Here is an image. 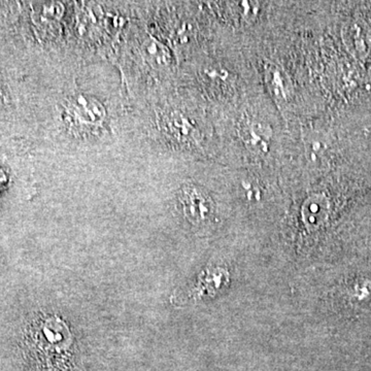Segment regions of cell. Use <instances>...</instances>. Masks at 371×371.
Masks as SVG:
<instances>
[{"mask_svg": "<svg viewBox=\"0 0 371 371\" xmlns=\"http://www.w3.org/2000/svg\"><path fill=\"white\" fill-rule=\"evenodd\" d=\"M30 349L44 371H68L72 357V332L63 319L47 316L30 328Z\"/></svg>", "mask_w": 371, "mask_h": 371, "instance_id": "6da1fadb", "label": "cell"}, {"mask_svg": "<svg viewBox=\"0 0 371 371\" xmlns=\"http://www.w3.org/2000/svg\"><path fill=\"white\" fill-rule=\"evenodd\" d=\"M179 199L184 214L193 226L205 229L214 223V205L203 189L185 186L180 193Z\"/></svg>", "mask_w": 371, "mask_h": 371, "instance_id": "7a4b0ae2", "label": "cell"}, {"mask_svg": "<svg viewBox=\"0 0 371 371\" xmlns=\"http://www.w3.org/2000/svg\"><path fill=\"white\" fill-rule=\"evenodd\" d=\"M65 111L68 123L83 129L100 127L106 117V109L98 100L83 94L68 100Z\"/></svg>", "mask_w": 371, "mask_h": 371, "instance_id": "3957f363", "label": "cell"}, {"mask_svg": "<svg viewBox=\"0 0 371 371\" xmlns=\"http://www.w3.org/2000/svg\"><path fill=\"white\" fill-rule=\"evenodd\" d=\"M239 133L246 147L254 153H266L272 130L268 124L256 118L246 117L240 121Z\"/></svg>", "mask_w": 371, "mask_h": 371, "instance_id": "277c9868", "label": "cell"}, {"mask_svg": "<svg viewBox=\"0 0 371 371\" xmlns=\"http://www.w3.org/2000/svg\"><path fill=\"white\" fill-rule=\"evenodd\" d=\"M228 272L222 268H214L207 270L205 276H201L194 288H192L189 296L200 299L207 295H214L216 292L222 290L228 283Z\"/></svg>", "mask_w": 371, "mask_h": 371, "instance_id": "5b68a950", "label": "cell"}, {"mask_svg": "<svg viewBox=\"0 0 371 371\" xmlns=\"http://www.w3.org/2000/svg\"><path fill=\"white\" fill-rule=\"evenodd\" d=\"M163 128L171 139L182 143L196 141L197 132L184 116L171 113L163 118Z\"/></svg>", "mask_w": 371, "mask_h": 371, "instance_id": "8992f818", "label": "cell"}, {"mask_svg": "<svg viewBox=\"0 0 371 371\" xmlns=\"http://www.w3.org/2000/svg\"><path fill=\"white\" fill-rule=\"evenodd\" d=\"M143 55L156 68H162L171 63L168 51L157 40H150L143 45Z\"/></svg>", "mask_w": 371, "mask_h": 371, "instance_id": "52a82bcc", "label": "cell"}]
</instances>
